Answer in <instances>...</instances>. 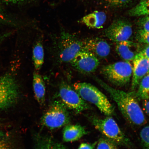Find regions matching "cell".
<instances>
[{"instance_id":"cell-11","label":"cell","mask_w":149,"mask_h":149,"mask_svg":"<svg viewBox=\"0 0 149 149\" xmlns=\"http://www.w3.org/2000/svg\"><path fill=\"white\" fill-rule=\"evenodd\" d=\"M133 63L132 90L136 88L141 80L149 73V60L143 55L141 52L136 56Z\"/></svg>"},{"instance_id":"cell-15","label":"cell","mask_w":149,"mask_h":149,"mask_svg":"<svg viewBox=\"0 0 149 149\" xmlns=\"http://www.w3.org/2000/svg\"><path fill=\"white\" fill-rule=\"evenodd\" d=\"M87 133L85 128L80 125H69L65 126L63 130V141L67 142L77 141Z\"/></svg>"},{"instance_id":"cell-30","label":"cell","mask_w":149,"mask_h":149,"mask_svg":"<svg viewBox=\"0 0 149 149\" xmlns=\"http://www.w3.org/2000/svg\"><path fill=\"white\" fill-rule=\"evenodd\" d=\"M141 53L143 55L149 60V45H148L142 51Z\"/></svg>"},{"instance_id":"cell-3","label":"cell","mask_w":149,"mask_h":149,"mask_svg":"<svg viewBox=\"0 0 149 149\" xmlns=\"http://www.w3.org/2000/svg\"><path fill=\"white\" fill-rule=\"evenodd\" d=\"M88 118L97 130L115 144L124 146L130 144L129 139L112 117L108 116L102 119L95 116H89Z\"/></svg>"},{"instance_id":"cell-12","label":"cell","mask_w":149,"mask_h":149,"mask_svg":"<svg viewBox=\"0 0 149 149\" xmlns=\"http://www.w3.org/2000/svg\"><path fill=\"white\" fill-rule=\"evenodd\" d=\"M82 42L83 49L92 53L97 58H105L110 53V46L103 39L94 38L88 39Z\"/></svg>"},{"instance_id":"cell-7","label":"cell","mask_w":149,"mask_h":149,"mask_svg":"<svg viewBox=\"0 0 149 149\" xmlns=\"http://www.w3.org/2000/svg\"><path fill=\"white\" fill-rule=\"evenodd\" d=\"M59 95L61 102L65 107L76 113H79L89 109L90 107L76 91L70 85L61 83L59 88Z\"/></svg>"},{"instance_id":"cell-16","label":"cell","mask_w":149,"mask_h":149,"mask_svg":"<svg viewBox=\"0 0 149 149\" xmlns=\"http://www.w3.org/2000/svg\"><path fill=\"white\" fill-rule=\"evenodd\" d=\"M33 87L36 100L40 105H43L45 101V85L42 76L38 72H33Z\"/></svg>"},{"instance_id":"cell-1","label":"cell","mask_w":149,"mask_h":149,"mask_svg":"<svg viewBox=\"0 0 149 149\" xmlns=\"http://www.w3.org/2000/svg\"><path fill=\"white\" fill-rule=\"evenodd\" d=\"M96 81L110 95L126 120L133 125L140 126L146 123L142 109L133 93H127L109 86L101 79Z\"/></svg>"},{"instance_id":"cell-17","label":"cell","mask_w":149,"mask_h":149,"mask_svg":"<svg viewBox=\"0 0 149 149\" xmlns=\"http://www.w3.org/2000/svg\"><path fill=\"white\" fill-rule=\"evenodd\" d=\"M36 149H67L64 145L51 138L39 136L37 138Z\"/></svg>"},{"instance_id":"cell-22","label":"cell","mask_w":149,"mask_h":149,"mask_svg":"<svg viewBox=\"0 0 149 149\" xmlns=\"http://www.w3.org/2000/svg\"><path fill=\"white\" fill-rule=\"evenodd\" d=\"M97 143L96 149H118L116 144L107 139L101 138Z\"/></svg>"},{"instance_id":"cell-28","label":"cell","mask_w":149,"mask_h":149,"mask_svg":"<svg viewBox=\"0 0 149 149\" xmlns=\"http://www.w3.org/2000/svg\"><path fill=\"white\" fill-rule=\"evenodd\" d=\"M142 105L143 111L149 116V98L143 100Z\"/></svg>"},{"instance_id":"cell-14","label":"cell","mask_w":149,"mask_h":149,"mask_svg":"<svg viewBox=\"0 0 149 149\" xmlns=\"http://www.w3.org/2000/svg\"><path fill=\"white\" fill-rule=\"evenodd\" d=\"M105 13L102 11H95L82 18V23L89 28L100 29L103 27L107 20Z\"/></svg>"},{"instance_id":"cell-5","label":"cell","mask_w":149,"mask_h":149,"mask_svg":"<svg viewBox=\"0 0 149 149\" xmlns=\"http://www.w3.org/2000/svg\"><path fill=\"white\" fill-rule=\"evenodd\" d=\"M70 120L67 108L62 102L56 101L52 104L42 118L43 125L53 130L68 124Z\"/></svg>"},{"instance_id":"cell-13","label":"cell","mask_w":149,"mask_h":149,"mask_svg":"<svg viewBox=\"0 0 149 149\" xmlns=\"http://www.w3.org/2000/svg\"><path fill=\"white\" fill-rule=\"evenodd\" d=\"M116 50L121 58L128 62L133 61L141 52V46L138 43L129 40L116 42Z\"/></svg>"},{"instance_id":"cell-19","label":"cell","mask_w":149,"mask_h":149,"mask_svg":"<svg viewBox=\"0 0 149 149\" xmlns=\"http://www.w3.org/2000/svg\"><path fill=\"white\" fill-rule=\"evenodd\" d=\"M132 16H149V0H141L140 2L128 12Z\"/></svg>"},{"instance_id":"cell-25","label":"cell","mask_w":149,"mask_h":149,"mask_svg":"<svg viewBox=\"0 0 149 149\" xmlns=\"http://www.w3.org/2000/svg\"><path fill=\"white\" fill-rule=\"evenodd\" d=\"M139 29L149 31V16H143L137 22Z\"/></svg>"},{"instance_id":"cell-2","label":"cell","mask_w":149,"mask_h":149,"mask_svg":"<svg viewBox=\"0 0 149 149\" xmlns=\"http://www.w3.org/2000/svg\"><path fill=\"white\" fill-rule=\"evenodd\" d=\"M73 87L83 100L94 104L106 116L114 114V108L107 96L94 85L87 83H77L74 84Z\"/></svg>"},{"instance_id":"cell-26","label":"cell","mask_w":149,"mask_h":149,"mask_svg":"<svg viewBox=\"0 0 149 149\" xmlns=\"http://www.w3.org/2000/svg\"><path fill=\"white\" fill-rule=\"evenodd\" d=\"M0 149H13V148L8 140L0 141Z\"/></svg>"},{"instance_id":"cell-8","label":"cell","mask_w":149,"mask_h":149,"mask_svg":"<svg viewBox=\"0 0 149 149\" xmlns=\"http://www.w3.org/2000/svg\"><path fill=\"white\" fill-rule=\"evenodd\" d=\"M70 63L75 69L85 74L95 71L100 64L95 56L83 49L77 54Z\"/></svg>"},{"instance_id":"cell-32","label":"cell","mask_w":149,"mask_h":149,"mask_svg":"<svg viewBox=\"0 0 149 149\" xmlns=\"http://www.w3.org/2000/svg\"><path fill=\"white\" fill-rule=\"evenodd\" d=\"M23 0H0V1L6 3H17Z\"/></svg>"},{"instance_id":"cell-21","label":"cell","mask_w":149,"mask_h":149,"mask_svg":"<svg viewBox=\"0 0 149 149\" xmlns=\"http://www.w3.org/2000/svg\"><path fill=\"white\" fill-rule=\"evenodd\" d=\"M140 137L144 149H149V125L145 126L141 129Z\"/></svg>"},{"instance_id":"cell-27","label":"cell","mask_w":149,"mask_h":149,"mask_svg":"<svg viewBox=\"0 0 149 149\" xmlns=\"http://www.w3.org/2000/svg\"><path fill=\"white\" fill-rule=\"evenodd\" d=\"M97 143V142H95L93 144L82 143L80 145L78 149H94Z\"/></svg>"},{"instance_id":"cell-9","label":"cell","mask_w":149,"mask_h":149,"mask_svg":"<svg viewBox=\"0 0 149 149\" xmlns=\"http://www.w3.org/2000/svg\"><path fill=\"white\" fill-rule=\"evenodd\" d=\"M132 33L131 24L123 20L113 22L105 31V36L116 43L129 40Z\"/></svg>"},{"instance_id":"cell-4","label":"cell","mask_w":149,"mask_h":149,"mask_svg":"<svg viewBox=\"0 0 149 149\" xmlns=\"http://www.w3.org/2000/svg\"><path fill=\"white\" fill-rule=\"evenodd\" d=\"M101 72L112 84L122 86L129 82L133 73V67L128 61H118L102 67Z\"/></svg>"},{"instance_id":"cell-31","label":"cell","mask_w":149,"mask_h":149,"mask_svg":"<svg viewBox=\"0 0 149 149\" xmlns=\"http://www.w3.org/2000/svg\"><path fill=\"white\" fill-rule=\"evenodd\" d=\"M6 18L3 14L2 9L0 6V24L4 23L6 22Z\"/></svg>"},{"instance_id":"cell-18","label":"cell","mask_w":149,"mask_h":149,"mask_svg":"<svg viewBox=\"0 0 149 149\" xmlns=\"http://www.w3.org/2000/svg\"><path fill=\"white\" fill-rule=\"evenodd\" d=\"M44 50L41 43L37 42L33 48V58L35 69L39 70L44 62Z\"/></svg>"},{"instance_id":"cell-23","label":"cell","mask_w":149,"mask_h":149,"mask_svg":"<svg viewBox=\"0 0 149 149\" xmlns=\"http://www.w3.org/2000/svg\"><path fill=\"white\" fill-rule=\"evenodd\" d=\"M136 39L139 42L149 45V31L139 29L136 35Z\"/></svg>"},{"instance_id":"cell-20","label":"cell","mask_w":149,"mask_h":149,"mask_svg":"<svg viewBox=\"0 0 149 149\" xmlns=\"http://www.w3.org/2000/svg\"><path fill=\"white\" fill-rule=\"evenodd\" d=\"M136 95L138 97L143 100L149 98V73L141 80Z\"/></svg>"},{"instance_id":"cell-33","label":"cell","mask_w":149,"mask_h":149,"mask_svg":"<svg viewBox=\"0 0 149 149\" xmlns=\"http://www.w3.org/2000/svg\"></svg>"},{"instance_id":"cell-10","label":"cell","mask_w":149,"mask_h":149,"mask_svg":"<svg viewBox=\"0 0 149 149\" xmlns=\"http://www.w3.org/2000/svg\"><path fill=\"white\" fill-rule=\"evenodd\" d=\"M83 49L82 42L66 37L61 42L59 57L63 62H70L77 54Z\"/></svg>"},{"instance_id":"cell-24","label":"cell","mask_w":149,"mask_h":149,"mask_svg":"<svg viewBox=\"0 0 149 149\" xmlns=\"http://www.w3.org/2000/svg\"><path fill=\"white\" fill-rule=\"evenodd\" d=\"M133 0H104L105 3L110 6L122 7L127 5Z\"/></svg>"},{"instance_id":"cell-29","label":"cell","mask_w":149,"mask_h":149,"mask_svg":"<svg viewBox=\"0 0 149 149\" xmlns=\"http://www.w3.org/2000/svg\"><path fill=\"white\" fill-rule=\"evenodd\" d=\"M8 135L6 133L0 129V141L8 140Z\"/></svg>"},{"instance_id":"cell-6","label":"cell","mask_w":149,"mask_h":149,"mask_svg":"<svg viewBox=\"0 0 149 149\" xmlns=\"http://www.w3.org/2000/svg\"><path fill=\"white\" fill-rule=\"evenodd\" d=\"M19 97V91L14 77L10 74L0 77V110L14 105Z\"/></svg>"}]
</instances>
